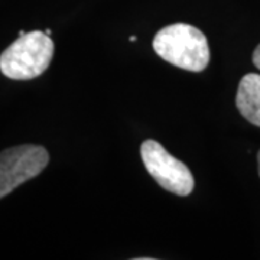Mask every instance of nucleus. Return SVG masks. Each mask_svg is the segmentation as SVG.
<instances>
[{
	"mask_svg": "<svg viewBox=\"0 0 260 260\" xmlns=\"http://www.w3.org/2000/svg\"><path fill=\"white\" fill-rule=\"evenodd\" d=\"M153 49L164 61L192 73L204 71L210 62L207 38L200 29L186 23L160 29L153 39Z\"/></svg>",
	"mask_w": 260,
	"mask_h": 260,
	"instance_id": "obj_1",
	"label": "nucleus"
},
{
	"mask_svg": "<svg viewBox=\"0 0 260 260\" xmlns=\"http://www.w3.org/2000/svg\"><path fill=\"white\" fill-rule=\"evenodd\" d=\"M136 41V37H130V42H135Z\"/></svg>",
	"mask_w": 260,
	"mask_h": 260,
	"instance_id": "obj_9",
	"label": "nucleus"
},
{
	"mask_svg": "<svg viewBox=\"0 0 260 260\" xmlns=\"http://www.w3.org/2000/svg\"><path fill=\"white\" fill-rule=\"evenodd\" d=\"M49 162L44 146L20 145L0 152V200L19 185L38 177Z\"/></svg>",
	"mask_w": 260,
	"mask_h": 260,
	"instance_id": "obj_4",
	"label": "nucleus"
},
{
	"mask_svg": "<svg viewBox=\"0 0 260 260\" xmlns=\"http://www.w3.org/2000/svg\"><path fill=\"white\" fill-rule=\"evenodd\" d=\"M54 56V42L45 32L23 34L0 54V71L10 80L26 81L44 74Z\"/></svg>",
	"mask_w": 260,
	"mask_h": 260,
	"instance_id": "obj_2",
	"label": "nucleus"
},
{
	"mask_svg": "<svg viewBox=\"0 0 260 260\" xmlns=\"http://www.w3.org/2000/svg\"><path fill=\"white\" fill-rule=\"evenodd\" d=\"M45 34H47V35H51V34H52V30H51V29H47V30H45Z\"/></svg>",
	"mask_w": 260,
	"mask_h": 260,
	"instance_id": "obj_8",
	"label": "nucleus"
},
{
	"mask_svg": "<svg viewBox=\"0 0 260 260\" xmlns=\"http://www.w3.org/2000/svg\"><path fill=\"white\" fill-rule=\"evenodd\" d=\"M140 156L149 175L169 192L186 197L194 189V177L184 162L174 158L156 140H145Z\"/></svg>",
	"mask_w": 260,
	"mask_h": 260,
	"instance_id": "obj_3",
	"label": "nucleus"
},
{
	"mask_svg": "<svg viewBox=\"0 0 260 260\" xmlns=\"http://www.w3.org/2000/svg\"><path fill=\"white\" fill-rule=\"evenodd\" d=\"M257 168H259V175H260V150L257 153Z\"/></svg>",
	"mask_w": 260,
	"mask_h": 260,
	"instance_id": "obj_7",
	"label": "nucleus"
},
{
	"mask_svg": "<svg viewBox=\"0 0 260 260\" xmlns=\"http://www.w3.org/2000/svg\"><path fill=\"white\" fill-rule=\"evenodd\" d=\"M253 64L256 65V68L260 70V44L256 47L254 52H253Z\"/></svg>",
	"mask_w": 260,
	"mask_h": 260,
	"instance_id": "obj_6",
	"label": "nucleus"
},
{
	"mask_svg": "<svg viewBox=\"0 0 260 260\" xmlns=\"http://www.w3.org/2000/svg\"><path fill=\"white\" fill-rule=\"evenodd\" d=\"M236 107L246 120L260 127V75H244L236 95Z\"/></svg>",
	"mask_w": 260,
	"mask_h": 260,
	"instance_id": "obj_5",
	"label": "nucleus"
}]
</instances>
